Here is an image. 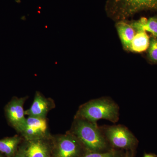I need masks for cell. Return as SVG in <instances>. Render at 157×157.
Segmentation results:
<instances>
[{
  "mask_svg": "<svg viewBox=\"0 0 157 157\" xmlns=\"http://www.w3.org/2000/svg\"><path fill=\"white\" fill-rule=\"evenodd\" d=\"M80 141L87 152L109 150L108 143L96 123L76 117L70 132Z\"/></svg>",
  "mask_w": 157,
  "mask_h": 157,
  "instance_id": "1",
  "label": "cell"
},
{
  "mask_svg": "<svg viewBox=\"0 0 157 157\" xmlns=\"http://www.w3.org/2000/svg\"><path fill=\"white\" fill-rule=\"evenodd\" d=\"M119 107L114 101L107 98L92 100L82 105L76 117L96 123L101 119L107 120L113 123L119 119Z\"/></svg>",
  "mask_w": 157,
  "mask_h": 157,
  "instance_id": "2",
  "label": "cell"
},
{
  "mask_svg": "<svg viewBox=\"0 0 157 157\" xmlns=\"http://www.w3.org/2000/svg\"><path fill=\"white\" fill-rule=\"evenodd\" d=\"M105 9L111 19L125 21L141 11H157V0H107Z\"/></svg>",
  "mask_w": 157,
  "mask_h": 157,
  "instance_id": "3",
  "label": "cell"
},
{
  "mask_svg": "<svg viewBox=\"0 0 157 157\" xmlns=\"http://www.w3.org/2000/svg\"><path fill=\"white\" fill-rule=\"evenodd\" d=\"M52 157H82L87 151L71 132L51 137Z\"/></svg>",
  "mask_w": 157,
  "mask_h": 157,
  "instance_id": "4",
  "label": "cell"
},
{
  "mask_svg": "<svg viewBox=\"0 0 157 157\" xmlns=\"http://www.w3.org/2000/svg\"><path fill=\"white\" fill-rule=\"evenodd\" d=\"M101 130L107 142L113 148L135 151L138 140L126 127L118 125L104 127Z\"/></svg>",
  "mask_w": 157,
  "mask_h": 157,
  "instance_id": "5",
  "label": "cell"
},
{
  "mask_svg": "<svg viewBox=\"0 0 157 157\" xmlns=\"http://www.w3.org/2000/svg\"><path fill=\"white\" fill-rule=\"evenodd\" d=\"M26 97H14L6 105L5 108L6 118L10 124L20 133L25 124L26 118L24 105Z\"/></svg>",
  "mask_w": 157,
  "mask_h": 157,
  "instance_id": "6",
  "label": "cell"
},
{
  "mask_svg": "<svg viewBox=\"0 0 157 157\" xmlns=\"http://www.w3.org/2000/svg\"><path fill=\"white\" fill-rule=\"evenodd\" d=\"M20 133L26 141L50 137L46 118L33 117L26 118L25 125Z\"/></svg>",
  "mask_w": 157,
  "mask_h": 157,
  "instance_id": "7",
  "label": "cell"
},
{
  "mask_svg": "<svg viewBox=\"0 0 157 157\" xmlns=\"http://www.w3.org/2000/svg\"><path fill=\"white\" fill-rule=\"evenodd\" d=\"M51 137L26 141V157H51L52 156Z\"/></svg>",
  "mask_w": 157,
  "mask_h": 157,
  "instance_id": "8",
  "label": "cell"
},
{
  "mask_svg": "<svg viewBox=\"0 0 157 157\" xmlns=\"http://www.w3.org/2000/svg\"><path fill=\"white\" fill-rule=\"evenodd\" d=\"M53 102L47 99L39 92L37 91L32 106L25 110V115L33 117L45 118L48 111L53 107Z\"/></svg>",
  "mask_w": 157,
  "mask_h": 157,
  "instance_id": "9",
  "label": "cell"
},
{
  "mask_svg": "<svg viewBox=\"0 0 157 157\" xmlns=\"http://www.w3.org/2000/svg\"><path fill=\"white\" fill-rule=\"evenodd\" d=\"M116 28L123 46L125 49L129 50L131 43L136 33L135 29L132 24H128L125 21H117Z\"/></svg>",
  "mask_w": 157,
  "mask_h": 157,
  "instance_id": "10",
  "label": "cell"
},
{
  "mask_svg": "<svg viewBox=\"0 0 157 157\" xmlns=\"http://www.w3.org/2000/svg\"><path fill=\"white\" fill-rule=\"evenodd\" d=\"M22 139L17 135L0 139V152L6 157H13L17 152Z\"/></svg>",
  "mask_w": 157,
  "mask_h": 157,
  "instance_id": "11",
  "label": "cell"
},
{
  "mask_svg": "<svg viewBox=\"0 0 157 157\" xmlns=\"http://www.w3.org/2000/svg\"><path fill=\"white\" fill-rule=\"evenodd\" d=\"M150 42L149 37L146 31H136L129 50L137 53L144 52L148 49Z\"/></svg>",
  "mask_w": 157,
  "mask_h": 157,
  "instance_id": "12",
  "label": "cell"
},
{
  "mask_svg": "<svg viewBox=\"0 0 157 157\" xmlns=\"http://www.w3.org/2000/svg\"><path fill=\"white\" fill-rule=\"evenodd\" d=\"M135 31L143 30L148 32L157 38V17L149 19L142 17L132 24Z\"/></svg>",
  "mask_w": 157,
  "mask_h": 157,
  "instance_id": "13",
  "label": "cell"
},
{
  "mask_svg": "<svg viewBox=\"0 0 157 157\" xmlns=\"http://www.w3.org/2000/svg\"><path fill=\"white\" fill-rule=\"evenodd\" d=\"M124 154L122 152L111 149L104 152H87L82 157H121Z\"/></svg>",
  "mask_w": 157,
  "mask_h": 157,
  "instance_id": "14",
  "label": "cell"
},
{
  "mask_svg": "<svg viewBox=\"0 0 157 157\" xmlns=\"http://www.w3.org/2000/svg\"><path fill=\"white\" fill-rule=\"evenodd\" d=\"M148 56L153 63H157V39L152 38L150 40L149 46Z\"/></svg>",
  "mask_w": 157,
  "mask_h": 157,
  "instance_id": "15",
  "label": "cell"
},
{
  "mask_svg": "<svg viewBox=\"0 0 157 157\" xmlns=\"http://www.w3.org/2000/svg\"><path fill=\"white\" fill-rule=\"evenodd\" d=\"M13 157H26L25 153V144L20 145L17 152Z\"/></svg>",
  "mask_w": 157,
  "mask_h": 157,
  "instance_id": "16",
  "label": "cell"
},
{
  "mask_svg": "<svg viewBox=\"0 0 157 157\" xmlns=\"http://www.w3.org/2000/svg\"><path fill=\"white\" fill-rule=\"evenodd\" d=\"M135 151H127L125 154H124L121 157H135Z\"/></svg>",
  "mask_w": 157,
  "mask_h": 157,
  "instance_id": "17",
  "label": "cell"
},
{
  "mask_svg": "<svg viewBox=\"0 0 157 157\" xmlns=\"http://www.w3.org/2000/svg\"><path fill=\"white\" fill-rule=\"evenodd\" d=\"M143 157H157V156L153 154L145 153Z\"/></svg>",
  "mask_w": 157,
  "mask_h": 157,
  "instance_id": "18",
  "label": "cell"
},
{
  "mask_svg": "<svg viewBox=\"0 0 157 157\" xmlns=\"http://www.w3.org/2000/svg\"><path fill=\"white\" fill-rule=\"evenodd\" d=\"M0 157H6V156L5 155H4L3 154L1 153V152H0Z\"/></svg>",
  "mask_w": 157,
  "mask_h": 157,
  "instance_id": "19",
  "label": "cell"
}]
</instances>
